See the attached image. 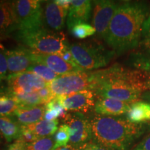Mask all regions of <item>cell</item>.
Wrapping results in <instances>:
<instances>
[{
  "label": "cell",
  "mask_w": 150,
  "mask_h": 150,
  "mask_svg": "<svg viewBox=\"0 0 150 150\" xmlns=\"http://www.w3.org/2000/svg\"><path fill=\"white\" fill-rule=\"evenodd\" d=\"M126 119L134 124L146 123L150 119V104L144 100H137L131 103L126 113Z\"/></svg>",
  "instance_id": "d6986e66"
},
{
  "label": "cell",
  "mask_w": 150,
  "mask_h": 150,
  "mask_svg": "<svg viewBox=\"0 0 150 150\" xmlns=\"http://www.w3.org/2000/svg\"><path fill=\"white\" fill-rule=\"evenodd\" d=\"M78 150H111L95 142H88L79 146Z\"/></svg>",
  "instance_id": "836d02e7"
},
{
  "label": "cell",
  "mask_w": 150,
  "mask_h": 150,
  "mask_svg": "<svg viewBox=\"0 0 150 150\" xmlns=\"http://www.w3.org/2000/svg\"><path fill=\"white\" fill-rule=\"evenodd\" d=\"M90 122L94 142L111 150H127L150 131L149 123L134 124L120 117L96 115Z\"/></svg>",
  "instance_id": "3957f363"
},
{
  "label": "cell",
  "mask_w": 150,
  "mask_h": 150,
  "mask_svg": "<svg viewBox=\"0 0 150 150\" xmlns=\"http://www.w3.org/2000/svg\"><path fill=\"white\" fill-rule=\"evenodd\" d=\"M27 71L33 72L48 83L53 81L59 76V75L56 74L45 65L37 62H34Z\"/></svg>",
  "instance_id": "484cf974"
},
{
  "label": "cell",
  "mask_w": 150,
  "mask_h": 150,
  "mask_svg": "<svg viewBox=\"0 0 150 150\" xmlns=\"http://www.w3.org/2000/svg\"><path fill=\"white\" fill-rule=\"evenodd\" d=\"M140 99L150 104V91H146L142 94Z\"/></svg>",
  "instance_id": "ab89813d"
},
{
  "label": "cell",
  "mask_w": 150,
  "mask_h": 150,
  "mask_svg": "<svg viewBox=\"0 0 150 150\" xmlns=\"http://www.w3.org/2000/svg\"><path fill=\"white\" fill-rule=\"evenodd\" d=\"M63 120L70 127L71 145L79 147L93 138L91 122L83 113H67Z\"/></svg>",
  "instance_id": "30bf717a"
},
{
  "label": "cell",
  "mask_w": 150,
  "mask_h": 150,
  "mask_svg": "<svg viewBox=\"0 0 150 150\" xmlns=\"http://www.w3.org/2000/svg\"><path fill=\"white\" fill-rule=\"evenodd\" d=\"M45 110V105L28 108L19 107L15 112L13 117L21 126H27L42 120Z\"/></svg>",
  "instance_id": "ac0fdd59"
},
{
  "label": "cell",
  "mask_w": 150,
  "mask_h": 150,
  "mask_svg": "<svg viewBox=\"0 0 150 150\" xmlns=\"http://www.w3.org/2000/svg\"><path fill=\"white\" fill-rule=\"evenodd\" d=\"M19 107L13 94L7 88L0 87V115L13 116Z\"/></svg>",
  "instance_id": "603a6c76"
},
{
  "label": "cell",
  "mask_w": 150,
  "mask_h": 150,
  "mask_svg": "<svg viewBox=\"0 0 150 150\" xmlns=\"http://www.w3.org/2000/svg\"><path fill=\"white\" fill-rule=\"evenodd\" d=\"M92 10V3L89 0H73L67 18L68 29L79 23H87Z\"/></svg>",
  "instance_id": "e0dca14e"
},
{
  "label": "cell",
  "mask_w": 150,
  "mask_h": 150,
  "mask_svg": "<svg viewBox=\"0 0 150 150\" xmlns=\"http://www.w3.org/2000/svg\"><path fill=\"white\" fill-rule=\"evenodd\" d=\"M22 126L13 116L0 115V134L8 142L16 141L20 138Z\"/></svg>",
  "instance_id": "44dd1931"
},
{
  "label": "cell",
  "mask_w": 150,
  "mask_h": 150,
  "mask_svg": "<svg viewBox=\"0 0 150 150\" xmlns=\"http://www.w3.org/2000/svg\"><path fill=\"white\" fill-rule=\"evenodd\" d=\"M5 81L7 84L6 88L13 95L38 92L50 84L33 72L29 71L8 75Z\"/></svg>",
  "instance_id": "ba28073f"
},
{
  "label": "cell",
  "mask_w": 150,
  "mask_h": 150,
  "mask_svg": "<svg viewBox=\"0 0 150 150\" xmlns=\"http://www.w3.org/2000/svg\"><path fill=\"white\" fill-rule=\"evenodd\" d=\"M133 150H150V134L145 137Z\"/></svg>",
  "instance_id": "e575fe53"
},
{
  "label": "cell",
  "mask_w": 150,
  "mask_h": 150,
  "mask_svg": "<svg viewBox=\"0 0 150 150\" xmlns=\"http://www.w3.org/2000/svg\"><path fill=\"white\" fill-rule=\"evenodd\" d=\"M55 140L52 136L39 138L34 142L26 145V150H54Z\"/></svg>",
  "instance_id": "83f0119b"
},
{
  "label": "cell",
  "mask_w": 150,
  "mask_h": 150,
  "mask_svg": "<svg viewBox=\"0 0 150 150\" xmlns=\"http://www.w3.org/2000/svg\"><path fill=\"white\" fill-rule=\"evenodd\" d=\"M140 46L143 52L150 56V16L146 20L144 25Z\"/></svg>",
  "instance_id": "f546056e"
},
{
  "label": "cell",
  "mask_w": 150,
  "mask_h": 150,
  "mask_svg": "<svg viewBox=\"0 0 150 150\" xmlns=\"http://www.w3.org/2000/svg\"><path fill=\"white\" fill-rule=\"evenodd\" d=\"M131 104L107 97H97L94 111L97 115L117 117L126 114Z\"/></svg>",
  "instance_id": "5bb4252c"
},
{
  "label": "cell",
  "mask_w": 150,
  "mask_h": 150,
  "mask_svg": "<svg viewBox=\"0 0 150 150\" xmlns=\"http://www.w3.org/2000/svg\"><path fill=\"white\" fill-rule=\"evenodd\" d=\"M70 50L76 65L84 71L106 66L115 55L112 50L91 42L74 43L70 45Z\"/></svg>",
  "instance_id": "5b68a950"
},
{
  "label": "cell",
  "mask_w": 150,
  "mask_h": 150,
  "mask_svg": "<svg viewBox=\"0 0 150 150\" xmlns=\"http://www.w3.org/2000/svg\"><path fill=\"white\" fill-rule=\"evenodd\" d=\"M149 121H150V119H149Z\"/></svg>",
  "instance_id": "60d3db41"
},
{
  "label": "cell",
  "mask_w": 150,
  "mask_h": 150,
  "mask_svg": "<svg viewBox=\"0 0 150 150\" xmlns=\"http://www.w3.org/2000/svg\"><path fill=\"white\" fill-rule=\"evenodd\" d=\"M69 10L60 6L55 1H47L43 10V20L54 31H59L64 28Z\"/></svg>",
  "instance_id": "9a60e30c"
},
{
  "label": "cell",
  "mask_w": 150,
  "mask_h": 150,
  "mask_svg": "<svg viewBox=\"0 0 150 150\" xmlns=\"http://www.w3.org/2000/svg\"><path fill=\"white\" fill-rule=\"evenodd\" d=\"M25 127L32 131L38 138L50 137L55 134L59 129V120H55L50 121L42 120L36 123Z\"/></svg>",
  "instance_id": "7402d4cb"
},
{
  "label": "cell",
  "mask_w": 150,
  "mask_h": 150,
  "mask_svg": "<svg viewBox=\"0 0 150 150\" xmlns=\"http://www.w3.org/2000/svg\"><path fill=\"white\" fill-rule=\"evenodd\" d=\"M50 85V84H49ZM49 85L46 87L40 89V91H38V93L40 95L41 99H42L43 102L45 103V105L47 104L50 102H51L52 100H53L54 98H56L55 95H54V93H52L51 88H50Z\"/></svg>",
  "instance_id": "d6a6232c"
},
{
  "label": "cell",
  "mask_w": 150,
  "mask_h": 150,
  "mask_svg": "<svg viewBox=\"0 0 150 150\" xmlns=\"http://www.w3.org/2000/svg\"><path fill=\"white\" fill-rule=\"evenodd\" d=\"M13 95L20 107H34V106H40V105H45V103L43 102L42 99H41L38 92Z\"/></svg>",
  "instance_id": "d4e9b609"
},
{
  "label": "cell",
  "mask_w": 150,
  "mask_h": 150,
  "mask_svg": "<svg viewBox=\"0 0 150 150\" xmlns=\"http://www.w3.org/2000/svg\"><path fill=\"white\" fill-rule=\"evenodd\" d=\"M40 0L12 1L18 31H30L43 27V9Z\"/></svg>",
  "instance_id": "8992f818"
},
{
  "label": "cell",
  "mask_w": 150,
  "mask_h": 150,
  "mask_svg": "<svg viewBox=\"0 0 150 150\" xmlns=\"http://www.w3.org/2000/svg\"><path fill=\"white\" fill-rule=\"evenodd\" d=\"M6 150H26V144L19 140H16L13 143L9 145Z\"/></svg>",
  "instance_id": "8d00e7d4"
},
{
  "label": "cell",
  "mask_w": 150,
  "mask_h": 150,
  "mask_svg": "<svg viewBox=\"0 0 150 150\" xmlns=\"http://www.w3.org/2000/svg\"><path fill=\"white\" fill-rule=\"evenodd\" d=\"M55 3L60 6L69 10L72 4V0H55Z\"/></svg>",
  "instance_id": "74e56055"
},
{
  "label": "cell",
  "mask_w": 150,
  "mask_h": 150,
  "mask_svg": "<svg viewBox=\"0 0 150 150\" xmlns=\"http://www.w3.org/2000/svg\"><path fill=\"white\" fill-rule=\"evenodd\" d=\"M37 139H38V138L33 134L32 131L28 129L25 126H22L21 134L18 140L27 145V144L34 142Z\"/></svg>",
  "instance_id": "1f68e13d"
},
{
  "label": "cell",
  "mask_w": 150,
  "mask_h": 150,
  "mask_svg": "<svg viewBox=\"0 0 150 150\" xmlns=\"http://www.w3.org/2000/svg\"><path fill=\"white\" fill-rule=\"evenodd\" d=\"M3 50L7 60L8 75L26 72L34 63L33 52L25 47L21 45L11 50Z\"/></svg>",
  "instance_id": "7c38bea8"
},
{
  "label": "cell",
  "mask_w": 150,
  "mask_h": 150,
  "mask_svg": "<svg viewBox=\"0 0 150 150\" xmlns=\"http://www.w3.org/2000/svg\"><path fill=\"white\" fill-rule=\"evenodd\" d=\"M18 31V24L12 1H0V39Z\"/></svg>",
  "instance_id": "2e32d148"
},
{
  "label": "cell",
  "mask_w": 150,
  "mask_h": 150,
  "mask_svg": "<svg viewBox=\"0 0 150 150\" xmlns=\"http://www.w3.org/2000/svg\"><path fill=\"white\" fill-rule=\"evenodd\" d=\"M49 86L55 97L91 90V72L79 71L61 75L50 82Z\"/></svg>",
  "instance_id": "52a82bcc"
},
{
  "label": "cell",
  "mask_w": 150,
  "mask_h": 150,
  "mask_svg": "<svg viewBox=\"0 0 150 150\" xmlns=\"http://www.w3.org/2000/svg\"><path fill=\"white\" fill-rule=\"evenodd\" d=\"M91 90L97 97H107L131 104L147 91L146 78L141 71L114 64L91 72Z\"/></svg>",
  "instance_id": "7a4b0ae2"
},
{
  "label": "cell",
  "mask_w": 150,
  "mask_h": 150,
  "mask_svg": "<svg viewBox=\"0 0 150 150\" xmlns=\"http://www.w3.org/2000/svg\"><path fill=\"white\" fill-rule=\"evenodd\" d=\"M0 142H1V141H0Z\"/></svg>",
  "instance_id": "b9f144b4"
},
{
  "label": "cell",
  "mask_w": 150,
  "mask_h": 150,
  "mask_svg": "<svg viewBox=\"0 0 150 150\" xmlns=\"http://www.w3.org/2000/svg\"><path fill=\"white\" fill-rule=\"evenodd\" d=\"M15 38L22 46L35 54H61L69 50L65 35L43 27L30 31H18Z\"/></svg>",
  "instance_id": "277c9868"
},
{
  "label": "cell",
  "mask_w": 150,
  "mask_h": 150,
  "mask_svg": "<svg viewBox=\"0 0 150 150\" xmlns=\"http://www.w3.org/2000/svg\"><path fill=\"white\" fill-rule=\"evenodd\" d=\"M150 9L144 1L120 3L112 17L104 40L115 54H121L140 46Z\"/></svg>",
  "instance_id": "6da1fadb"
},
{
  "label": "cell",
  "mask_w": 150,
  "mask_h": 150,
  "mask_svg": "<svg viewBox=\"0 0 150 150\" xmlns=\"http://www.w3.org/2000/svg\"><path fill=\"white\" fill-rule=\"evenodd\" d=\"M70 31L73 36L78 39H84L96 33L93 26L88 23H79L70 28Z\"/></svg>",
  "instance_id": "4316f807"
},
{
  "label": "cell",
  "mask_w": 150,
  "mask_h": 150,
  "mask_svg": "<svg viewBox=\"0 0 150 150\" xmlns=\"http://www.w3.org/2000/svg\"><path fill=\"white\" fill-rule=\"evenodd\" d=\"M33 62L42 63L59 76L71 72L84 71L78 66L67 63L59 54H40L33 52Z\"/></svg>",
  "instance_id": "4fadbf2b"
},
{
  "label": "cell",
  "mask_w": 150,
  "mask_h": 150,
  "mask_svg": "<svg viewBox=\"0 0 150 150\" xmlns=\"http://www.w3.org/2000/svg\"><path fill=\"white\" fill-rule=\"evenodd\" d=\"M70 127L66 124H63L59 127L54 136L55 149L57 147L66 146L70 141Z\"/></svg>",
  "instance_id": "f1b7e54d"
},
{
  "label": "cell",
  "mask_w": 150,
  "mask_h": 150,
  "mask_svg": "<svg viewBox=\"0 0 150 150\" xmlns=\"http://www.w3.org/2000/svg\"><path fill=\"white\" fill-rule=\"evenodd\" d=\"M119 5L120 3L111 0H97L93 1L92 23L99 38L104 40L112 17Z\"/></svg>",
  "instance_id": "9c48e42d"
},
{
  "label": "cell",
  "mask_w": 150,
  "mask_h": 150,
  "mask_svg": "<svg viewBox=\"0 0 150 150\" xmlns=\"http://www.w3.org/2000/svg\"><path fill=\"white\" fill-rule=\"evenodd\" d=\"M65 110L85 113L92 110L96 102V95L91 90H84L77 93L57 97Z\"/></svg>",
  "instance_id": "8fae6325"
},
{
  "label": "cell",
  "mask_w": 150,
  "mask_h": 150,
  "mask_svg": "<svg viewBox=\"0 0 150 150\" xmlns=\"http://www.w3.org/2000/svg\"><path fill=\"white\" fill-rule=\"evenodd\" d=\"M45 108L44 119L46 120H55L59 117H61L63 119L67 113V110H65L63 107L57 97L45 104Z\"/></svg>",
  "instance_id": "cb8c5ba5"
},
{
  "label": "cell",
  "mask_w": 150,
  "mask_h": 150,
  "mask_svg": "<svg viewBox=\"0 0 150 150\" xmlns=\"http://www.w3.org/2000/svg\"><path fill=\"white\" fill-rule=\"evenodd\" d=\"M59 55L61 56L62 59L64 60L65 61H66L67 63H70V64L74 65V66H78V65H76V62H75V61H74V57H73L72 53H71V52H70V48H69V50H66V51H65L64 52H63V53L61 54H59Z\"/></svg>",
  "instance_id": "d590c367"
},
{
  "label": "cell",
  "mask_w": 150,
  "mask_h": 150,
  "mask_svg": "<svg viewBox=\"0 0 150 150\" xmlns=\"http://www.w3.org/2000/svg\"><path fill=\"white\" fill-rule=\"evenodd\" d=\"M128 63L133 69L143 72L146 78V88L150 91V56L143 52H133L129 56Z\"/></svg>",
  "instance_id": "ffe728a7"
},
{
  "label": "cell",
  "mask_w": 150,
  "mask_h": 150,
  "mask_svg": "<svg viewBox=\"0 0 150 150\" xmlns=\"http://www.w3.org/2000/svg\"><path fill=\"white\" fill-rule=\"evenodd\" d=\"M8 75V64L3 48L0 49V83L6 79Z\"/></svg>",
  "instance_id": "4dcf8cb0"
},
{
  "label": "cell",
  "mask_w": 150,
  "mask_h": 150,
  "mask_svg": "<svg viewBox=\"0 0 150 150\" xmlns=\"http://www.w3.org/2000/svg\"><path fill=\"white\" fill-rule=\"evenodd\" d=\"M54 150H78V147L70 144V145H67L66 146H64V147H57Z\"/></svg>",
  "instance_id": "f35d334b"
}]
</instances>
